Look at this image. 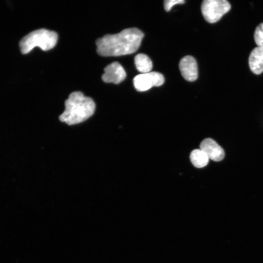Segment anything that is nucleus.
Returning a JSON list of instances; mask_svg holds the SVG:
<instances>
[{
	"label": "nucleus",
	"instance_id": "1",
	"mask_svg": "<svg viewBox=\"0 0 263 263\" xmlns=\"http://www.w3.org/2000/svg\"><path fill=\"white\" fill-rule=\"evenodd\" d=\"M143 33L136 28H130L115 34H107L96 41V51L103 56L131 54L139 48Z\"/></svg>",
	"mask_w": 263,
	"mask_h": 263
},
{
	"label": "nucleus",
	"instance_id": "2",
	"mask_svg": "<svg viewBox=\"0 0 263 263\" xmlns=\"http://www.w3.org/2000/svg\"><path fill=\"white\" fill-rule=\"evenodd\" d=\"M95 108V103L91 97L81 92H74L65 101V110L59 119L69 125L78 124L91 117Z\"/></svg>",
	"mask_w": 263,
	"mask_h": 263
},
{
	"label": "nucleus",
	"instance_id": "3",
	"mask_svg": "<svg viewBox=\"0 0 263 263\" xmlns=\"http://www.w3.org/2000/svg\"><path fill=\"white\" fill-rule=\"evenodd\" d=\"M58 35L56 32L42 28L35 30L25 36L20 40L21 52L25 54L34 47H39L43 51L53 48L56 44Z\"/></svg>",
	"mask_w": 263,
	"mask_h": 263
},
{
	"label": "nucleus",
	"instance_id": "4",
	"mask_svg": "<svg viewBox=\"0 0 263 263\" xmlns=\"http://www.w3.org/2000/svg\"><path fill=\"white\" fill-rule=\"evenodd\" d=\"M231 8L226 0H205L201 5V11L205 20L213 23L219 20Z\"/></svg>",
	"mask_w": 263,
	"mask_h": 263
},
{
	"label": "nucleus",
	"instance_id": "5",
	"mask_svg": "<svg viewBox=\"0 0 263 263\" xmlns=\"http://www.w3.org/2000/svg\"><path fill=\"white\" fill-rule=\"evenodd\" d=\"M164 81L162 74L156 72L139 74L133 79L134 88L138 92L147 91L153 86H160Z\"/></svg>",
	"mask_w": 263,
	"mask_h": 263
},
{
	"label": "nucleus",
	"instance_id": "6",
	"mask_svg": "<svg viewBox=\"0 0 263 263\" xmlns=\"http://www.w3.org/2000/svg\"><path fill=\"white\" fill-rule=\"evenodd\" d=\"M126 77V73L121 65L118 62H113L104 68L102 79L106 83L117 84L123 81Z\"/></svg>",
	"mask_w": 263,
	"mask_h": 263
},
{
	"label": "nucleus",
	"instance_id": "7",
	"mask_svg": "<svg viewBox=\"0 0 263 263\" xmlns=\"http://www.w3.org/2000/svg\"><path fill=\"white\" fill-rule=\"evenodd\" d=\"M182 76L188 81H194L198 78L197 64L192 56H187L183 57L179 64Z\"/></svg>",
	"mask_w": 263,
	"mask_h": 263
},
{
	"label": "nucleus",
	"instance_id": "8",
	"mask_svg": "<svg viewBox=\"0 0 263 263\" xmlns=\"http://www.w3.org/2000/svg\"><path fill=\"white\" fill-rule=\"evenodd\" d=\"M200 149L206 153L209 159L214 161H220L225 157L223 149L210 138H206L201 142Z\"/></svg>",
	"mask_w": 263,
	"mask_h": 263
},
{
	"label": "nucleus",
	"instance_id": "9",
	"mask_svg": "<svg viewBox=\"0 0 263 263\" xmlns=\"http://www.w3.org/2000/svg\"><path fill=\"white\" fill-rule=\"evenodd\" d=\"M248 64L252 72L256 75L263 72V48L253 49L249 56Z\"/></svg>",
	"mask_w": 263,
	"mask_h": 263
},
{
	"label": "nucleus",
	"instance_id": "10",
	"mask_svg": "<svg viewBox=\"0 0 263 263\" xmlns=\"http://www.w3.org/2000/svg\"><path fill=\"white\" fill-rule=\"evenodd\" d=\"M134 62L137 70L142 74L150 72L152 68V61L144 54H139L134 57Z\"/></svg>",
	"mask_w": 263,
	"mask_h": 263
},
{
	"label": "nucleus",
	"instance_id": "11",
	"mask_svg": "<svg viewBox=\"0 0 263 263\" xmlns=\"http://www.w3.org/2000/svg\"><path fill=\"white\" fill-rule=\"evenodd\" d=\"M190 159L194 167L201 168L208 164L209 159L201 150L195 149L190 154Z\"/></svg>",
	"mask_w": 263,
	"mask_h": 263
},
{
	"label": "nucleus",
	"instance_id": "12",
	"mask_svg": "<svg viewBox=\"0 0 263 263\" xmlns=\"http://www.w3.org/2000/svg\"><path fill=\"white\" fill-rule=\"evenodd\" d=\"M254 37L255 43L258 46L263 48V22L256 27Z\"/></svg>",
	"mask_w": 263,
	"mask_h": 263
},
{
	"label": "nucleus",
	"instance_id": "13",
	"mask_svg": "<svg viewBox=\"0 0 263 263\" xmlns=\"http://www.w3.org/2000/svg\"><path fill=\"white\" fill-rule=\"evenodd\" d=\"M185 2L184 0H165L164 1V8L166 11L170 10L173 6L175 4H183Z\"/></svg>",
	"mask_w": 263,
	"mask_h": 263
}]
</instances>
